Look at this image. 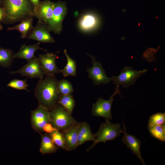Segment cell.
<instances>
[{"label":"cell","mask_w":165,"mask_h":165,"mask_svg":"<svg viewBox=\"0 0 165 165\" xmlns=\"http://www.w3.org/2000/svg\"><path fill=\"white\" fill-rule=\"evenodd\" d=\"M119 86L116 85L115 88L114 93L111 96L108 100H105L101 97H99L97 101L93 103L92 110V114L93 116L101 117L105 119L111 120L112 116L111 113L112 104L114 100L113 98L115 95L120 93Z\"/></svg>","instance_id":"8992f818"},{"label":"cell","mask_w":165,"mask_h":165,"mask_svg":"<svg viewBox=\"0 0 165 165\" xmlns=\"http://www.w3.org/2000/svg\"><path fill=\"white\" fill-rule=\"evenodd\" d=\"M79 123L77 122L61 132L64 139V149L66 151L75 150L78 146L77 135Z\"/></svg>","instance_id":"9a60e30c"},{"label":"cell","mask_w":165,"mask_h":165,"mask_svg":"<svg viewBox=\"0 0 165 165\" xmlns=\"http://www.w3.org/2000/svg\"><path fill=\"white\" fill-rule=\"evenodd\" d=\"M7 86L18 90H26L29 91L28 89V85L27 80L14 79L11 81L7 85Z\"/></svg>","instance_id":"83f0119b"},{"label":"cell","mask_w":165,"mask_h":165,"mask_svg":"<svg viewBox=\"0 0 165 165\" xmlns=\"http://www.w3.org/2000/svg\"><path fill=\"white\" fill-rule=\"evenodd\" d=\"M14 54L11 50L0 46V66L4 68H9L14 58Z\"/></svg>","instance_id":"7402d4cb"},{"label":"cell","mask_w":165,"mask_h":165,"mask_svg":"<svg viewBox=\"0 0 165 165\" xmlns=\"http://www.w3.org/2000/svg\"><path fill=\"white\" fill-rule=\"evenodd\" d=\"M58 104L62 105L70 114L72 115L75 105V101L72 94L60 95Z\"/></svg>","instance_id":"603a6c76"},{"label":"cell","mask_w":165,"mask_h":165,"mask_svg":"<svg viewBox=\"0 0 165 165\" xmlns=\"http://www.w3.org/2000/svg\"><path fill=\"white\" fill-rule=\"evenodd\" d=\"M121 125L119 123L113 124L109 120L105 119V122L100 125L97 131L94 134L95 139L92 144L87 148L88 152L92 149L95 145L100 142L105 143L108 141L115 139L118 137L122 133Z\"/></svg>","instance_id":"277c9868"},{"label":"cell","mask_w":165,"mask_h":165,"mask_svg":"<svg viewBox=\"0 0 165 165\" xmlns=\"http://www.w3.org/2000/svg\"><path fill=\"white\" fill-rule=\"evenodd\" d=\"M53 142L49 134L42 135L40 151L43 154L55 153L59 148Z\"/></svg>","instance_id":"ffe728a7"},{"label":"cell","mask_w":165,"mask_h":165,"mask_svg":"<svg viewBox=\"0 0 165 165\" xmlns=\"http://www.w3.org/2000/svg\"><path fill=\"white\" fill-rule=\"evenodd\" d=\"M95 139V135L92 133L89 125L85 122L79 123L77 135L78 146L87 141L94 142Z\"/></svg>","instance_id":"ac0fdd59"},{"label":"cell","mask_w":165,"mask_h":165,"mask_svg":"<svg viewBox=\"0 0 165 165\" xmlns=\"http://www.w3.org/2000/svg\"><path fill=\"white\" fill-rule=\"evenodd\" d=\"M40 43L38 42L35 44L27 45L26 44H22L19 50L16 53H14V58H21L28 61L31 59L35 56V52L38 50H41L47 52L46 50L39 46Z\"/></svg>","instance_id":"2e32d148"},{"label":"cell","mask_w":165,"mask_h":165,"mask_svg":"<svg viewBox=\"0 0 165 165\" xmlns=\"http://www.w3.org/2000/svg\"><path fill=\"white\" fill-rule=\"evenodd\" d=\"M6 17L4 22L13 23L34 16L33 6L30 0H3Z\"/></svg>","instance_id":"7a4b0ae2"},{"label":"cell","mask_w":165,"mask_h":165,"mask_svg":"<svg viewBox=\"0 0 165 165\" xmlns=\"http://www.w3.org/2000/svg\"><path fill=\"white\" fill-rule=\"evenodd\" d=\"M147 71V69L137 71L132 67L126 66L122 69L119 75L112 76L109 78L113 84L127 88L134 85L137 79Z\"/></svg>","instance_id":"5b68a950"},{"label":"cell","mask_w":165,"mask_h":165,"mask_svg":"<svg viewBox=\"0 0 165 165\" xmlns=\"http://www.w3.org/2000/svg\"><path fill=\"white\" fill-rule=\"evenodd\" d=\"M50 123L61 132L78 122L61 105L57 104L50 111Z\"/></svg>","instance_id":"3957f363"},{"label":"cell","mask_w":165,"mask_h":165,"mask_svg":"<svg viewBox=\"0 0 165 165\" xmlns=\"http://www.w3.org/2000/svg\"><path fill=\"white\" fill-rule=\"evenodd\" d=\"M57 89L60 95L72 94L74 90L73 86L71 83L65 79L58 81Z\"/></svg>","instance_id":"d4e9b609"},{"label":"cell","mask_w":165,"mask_h":165,"mask_svg":"<svg viewBox=\"0 0 165 165\" xmlns=\"http://www.w3.org/2000/svg\"><path fill=\"white\" fill-rule=\"evenodd\" d=\"M148 129L153 137L160 141H165V125L148 127Z\"/></svg>","instance_id":"cb8c5ba5"},{"label":"cell","mask_w":165,"mask_h":165,"mask_svg":"<svg viewBox=\"0 0 165 165\" xmlns=\"http://www.w3.org/2000/svg\"><path fill=\"white\" fill-rule=\"evenodd\" d=\"M3 28V26L2 25L0 24V31Z\"/></svg>","instance_id":"1f68e13d"},{"label":"cell","mask_w":165,"mask_h":165,"mask_svg":"<svg viewBox=\"0 0 165 165\" xmlns=\"http://www.w3.org/2000/svg\"><path fill=\"white\" fill-rule=\"evenodd\" d=\"M50 31L47 24L38 20L28 37L30 39L37 41L40 43H53L55 40L50 34Z\"/></svg>","instance_id":"30bf717a"},{"label":"cell","mask_w":165,"mask_h":165,"mask_svg":"<svg viewBox=\"0 0 165 165\" xmlns=\"http://www.w3.org/2000/svg\"><path fill=\"white\" fill-rule=\"evenodd\" d=\"M33 22V17H28L22 20L21 23L17 25L8 28L7 30H16L19 31L21 34V37L24 38L28 36V33L34 28Z\"/></svg>","instance_id":"d6986e66"},{"label":"cell","mask_w":165,"mask_h":165,"mask_svg":"<svg viewBox=\"0 0 165 165\" xmlns=\"http://www.w3.org/2000/svg\"><path fill=\"white\" fill-rule=\"evenodd\" d=\"M58 81L55 75H46L40 79L35 90L39 105L49 111L58 104L60 95L57 89Z\"/></svg>","instance_id":"6da1fadb"},{"label":"cell","mask_w":165,"mask_h":165,"mask_svg":"<svg viewBox=\"0 0 165 165\" xmlns=\"http://www.w3.org/2000/svg\"><path fill=\"white\" fill-rule=\"evenodd\" d=\"M56 53H47L39 55L38 58L44 75H54L61 72V70L56 64Z\"/></svg>","instance_id":"8fae6325"},{"label":"cell","mask_w":165,"mask_h":165,"mask_svg":"<svg viewBox=\"0 0 165 165\" xmlns=\"http://www.w3.org/2000/svg\"><path fill=\"white\" fill-rule=\"evenodd\" d=\"M54 144L63 149H65L64 139L62 133L57 130L49 134Z\"/></svg>","instance_id":"484cf974"},{"label":"cell","mask_w":165,"mask_h":165,"mask_svg":"<svg viewBox=\"0 0 165 165\" xmlns=\"http://www.w3.org/2000/svg\"><path fill=\"white\" fill-rule=\"evenodd\" d=\"M56 130L57 129L53 126L50 122L47 123L42 129L43 131H45L49 134Z\"/></svg>","instance_id":"f1b7e54d"},{"label":"cell","mask_w":165,"mask_h":165,"mask_svg":"<svg viewBox=\"0 0 165 165\" xmlns=\"http://www.w3.org/2000/svg\"><path fill=\"white\" fill-rule=\"evenodd\" d=\"M6 17L5 9L3 7H0V22H4Z\"/></svg>","instance_id":"f546056e"},{"label":"cell","mask_w":165,"mask_h":165,"mask_svg":"<svg viewBox=\"0 0 165 165\" xmlns=\"http://www.w3.org/2000/svg\"><path fill=\"white\" fill-rule=\"evenodd\" d=\"M31 121L35 130L43 131L44 126L50 122V111L43 106L39 105L36 109L31 112Z\"/></svg>","instance_id":"7c38bea8"},{"label":"cell","mask_w":165,"mask_h":165,"mask_svg":"<svg viewBox=\"0 0 165 165\" xmlns=\"http://www.w3.org/2000/svg\"><path fill=\"white\" fill-rule=\"evenodd\" d=\"M34 7V13L38 7L40 1L39 0H30Z\"/></svg>","instance_id":"4dcf8cb0"},{"label":"cell","mask_w":165,"mask_h":165,"mask_svg":"<svg viewBox=\"0 0 165 165\" xmlns=\"http://www.w3.org/2000/svg\"><path fill=\"white\" fill-rule=\"evenodd\" d=\"M64 53L66 57L67 63L65 67L62 69L61 70V72L64 77L69 76H76L77 72L75 61L69 56L66 49L64 50Z\"/></svg>","instance_id":"44dd1931"},{"label":"cell","mask_w":165,"mask_h":165,"mask_svg":"<svg viewBox=\"0 0 165 165\" xmlns=\"http://www.w3.org/2000/svg\"><path fill=\"white\" fill-rule=\"evenodd\" d=\"M98 20L96 16L92 13H87L83 15L79 22L80 29L85 32L93 30L98 24Z\"/></svg>","instance_id":"e0dca14e"},{"label":"cell","mask_w":165,"mask_h":165,"mask_svg":"<svg viewBox=\"0 0 165 165\" xmlns=\"http://www.w3.org/2000/svg\"><path fill=\"white\" fill-rule=\"evenodd\" d=\"M165 123V113L158 112L152 115L148 120V127L162 125Z\"/></svg>","instance_id":"4316f807"},{"label":"cell","mask_w":165,"mask_h":165,"mask_svg":"<svg viewBox=\"0 0 165 165\" xmlns=\"http://www.w3.org/2000/svg\"><path fill=\"white\" fill-rule=\"evenodd\" d=\"M1 2V0H0V3Z\"/></svg>","instance_id":"d6a6232c"},{"label":"cell","mask_w":165,"mask_h":165,"mask_svg":"<svg viewBox=\"0 0 165 165\" xmlns=\"http://www.w3.org/2000/svg\"><path fill=\"white\" fill-rule=\"evenodd\" d=\"M65 2L59 1L54 3L52 18L48 25L50 31L56 34H59L63 28V21L67 12Z\"/></svg>","instance_id":"52a82bcc"},{"label":"cell","mask_w":165,"mask_h":165,"mask_svg":"<svg viewBox=\"0 0 165 165\" xmlns=\"http://www.w3.org/2000/svg\"><path fill=\"white\" fill-rule=\"evenodd\" d=\"M9 72L11 75L20 74L31 79H41L44 77L38 57H36L28 61L27 63L19 70Z\"/></svg>","instance_id":"9c48e42d"},{"label":"cell","mask_w":165,"mask_h":165,"mask_svg":"<svg viewBox=\"0 0 165 165\" xmlns=\"http://www.w3.org/2000/svg\"><path fill=\"white\" fill-rule=\"evenodd\" d=\"M122 122L123 127L122 132L123 134V137L122 139V141L132 151L136 156L140 159L142 164L146 165L141 154L140 151L141 141L135 136L127 133L123 119Z\"/></svg>","instance_id":"4fadbf2b"},{"label":"cell","mask_w":165,"mask_h":165,"mask_svg":"<svg viewBox=\"0 0 165 165\" xmlns=\"http://www.w3.org/2000/svg\"><path fill=\"white\" fill-rule=\"evenodd\" d=\"M53 8L54 3L50 0L41 2L34 13V16L48 25L53 16Z\"/></svg>","instance_id":"5bb4252c"},{"label":"cell","mask_w":165,"mask_h":165,"mask_svg":"<svg viewBox=\"0 0 165 165\" xmlns=\"http://www.w3.org/2000/svg\"><path fill=\"white\" fill-rule=\"evenodd\" d=\"M86 54L91 58L92 64L91 68L88 67L86 69L89 78L96 85L109 83L110 80V78L106 75L101 63L97 61L94 56Z\"/></svg>","instance_id":"ba28073f"}]
</instances>
